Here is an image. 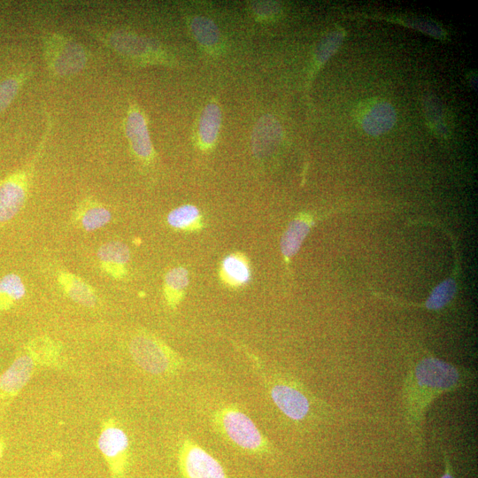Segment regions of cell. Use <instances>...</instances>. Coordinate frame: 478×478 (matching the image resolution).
<instances>
[{
	"label": "cell",
	"mask_w": 478,
	"mask_h": 478,
	"mask_svg": "<svg viewBox=\"0 0 478 478\" xmlns=\"http://www.w3.org/2000/svg\"><path fill=\"white\" fill-rule=\"evenodd\" d=\"M474 377L472 370L433 356L421 358L408 369L402 398L405 420L418 440L421 439L426 412L433 401L466 387Z\"/></svg>",
	"instance_id": "6da1fadb"
},
{
	"label": "cell",
	"mask_w": 478,
	"mask_h": 478,
	"mask_svg": "<svg viewBox=\"0 0 478 478\" xmlns=\"http://www.w3.org/2000/svg\"><path fill=\"white\" fill-rule=\"evenodd\" d=\"M62 362L63 347L59 342L47 335L29 340L0 374V404L9 405L38 369L59 367Z\"/></svg>",
	"instance_id": "7a4b0ae2"
},
{
	"label": "cell",
	"mask_w": 478,
	"mask_h": 478,
	"mask_svg": "<svg viewBox=\"0 0 478 478\" xmlns=\"http://www.w3.org/2000/svg\"><path fill=\"white\" fill-rule=\"evenodd\" d=\"M52 126L51 115L45 112L44 131L35 153L20 168L0 180V228L12 220L25 205L36 164L43 154Z\"/></svg>",
	"instance_id": "3957f363"
},
{
	"label": "cell",
	"mask_w": 478,
	"mask_h": 478,
	"mask_svg": "<svg viewBox=\"0 0 478 478\" xmlns=\"http://www.w3.org/2000/svg\"><path fill=\"white\" fill-rule=\"evenodd\" d=\"M128 351L142 369L156 375L173 374L183 363L170 346L147 331H138L131 337Z\"/></svg>",
	"instance_id": "277c9868"
},
{
	"label": "cell",
	"mask_w": 478,
	"mask_h": 478,
	"mask_svg": "<svg viewBox=\"0 0 478 478\" xmlns=\"http://www.w3.org/2000/svg\"><path fill=\"white\" fill-rule=\"evenodd\" d=\"M214 422L220 433L239 449L252 454L270 452L269 442L251 418L234 406L220 409Z\"/></svg>",
	"instance_id": "5b68a950"
},
{
	"label": "cell",
	"mask_w": 478,
	"mask_h": 478,
	"mask_svg": "<svg viewBox=\"0 0 478 478\" xmlns=\"http://www.w3.org/2000/svg\"><path fill=\"white\" fill-rule=\"evenodd\" d=\"M42 42L45 62L53 76H73L86 66L88 52L76 41L58 33H47Z\"/></svg>",
	"instance_id": "8992f818"
},
{
	"label": "cell",
	"mask_w": 478,
	"mask_h": 478,
	"mask_svg": "<svg viewBox=\"0 0 478 478\" xmlns=\"http://www.w3.org/2000/svg\"><path fill=\"white\" fill-rule=\"evenodd\" d=\"M97 447L104 457L111 478H127L129 466V441L113 418L102 422Z\"/></svg>",
	"instance_id": "52a82bcc"
},
{
	"label": "cell",
	"mask_w": 478,
	"mask_h": 478,
	"mask_svg": "<svg viewBox=\"0 0 478 478\" xmlns=\"http://www.w3.org/2000/svg\"><path fill=\"white\" fill-rule=\"evenodd\" d=\"M104 45L123 58L154 62L159 59V48L153 42L126 31L92 32Z\"/></svg>",
	"instance_id": "ba28073f"
},
{
	"label": "cell",
	"mask_w": 478,
	"mask_h": 478,
	"mask_svg": "<svg viewBox=\"0 0 478 478\" xmlns=\"http://www.w3.org/2000/svg\"><path fill=\"white\" fill-rule=\"evenodd\" d=\"M178 459L183 478H227L221 464L191 440L182 442Z\"/></svg>",
	"instance_id": "9c48e42d"
},
{
	"label": "cell",
	"mask_w": 478,
	"mask_h": 478,
	"mask_svg": "<svg viewBox=\"0 0 478 478\" xmlns=\"http://www.w3.org/2000/svg\"><path fill=\"white\" fill-rule=\"evenodd\" d=\"M270 397L276 407L294 421L305 420L311 412V400L296 383L275 381L268 385Z\"/></svg>",
	"instance_id": "30bf717a"
},
{
	"label": "cell",
	"mask_w": 478,
	"mask_h": 478,
	"mask_svg": "<svg viewBox=\"0 0 478 478\" xmlns=\"http://www.w3.org/2000/svg\"><path fill=\"white\" fill-rule=\"evenodd\" d=\"M124 126L133 154L143 164L151 163L155 155L154 148L145 116L137 106H129Z\"/></svg>",
	"instance_id": "8fae6325"
},
{
	"label": "cell",
	"mask_w": 478,
	"mask_h": 478,
	"mask_svg": "<svg viewBox=\"0 0 478 478\" xmlns=\"http://www.w3.org/2000/svg\"><path fill=\"white\" fill-rule=\"evenodd\" d=\"M96 257L103 272L112 279L122 280L127 276L130 250L126 243L107 242L98 248Z\"/></svg>",
	"instance_id": "7c38bea8"
},
{
	"label": "cell",
	"mask_w": 478,
	"mask_h": 478,
	"mask_svg": "<svg viewBox=\"0 0 478 478\" xmlns=\"http://www.w3.org/2000/svg\"><path fill=\"white\" fill-rule=\"evenodd\" d=\"M219 278L228 288L239 289L251 280L249 258L241 251H235L223 258L219 267Z\"/></svg>",
	"instance_id": "4fadbf2b"
},
{
	"label": "cell",
	"mask_w": 478,
	"mask_h": 478,
	"mask_svg": "<svg viewBox=\"0 0 478 478\" xmlns=\"http://www.w3.org/2000/svg\"><path fill=\"white\" fill-rule=\"evenodd\" d=\"M313 224V216L306 212L297 214L289 223L281 239V252L287 265L299 251Z\"/></svg>",
	"instance_id": "5bb4252c"
},
{
	"label": "cell",
	"mask_w": 478,
	"mask_h": 478,
	"mask_svg": "<svg viewBox=\"0 0 478 478\" xmlns=\"http://www.w3.org/2000/svg\"><path fill=\"white\" fill-rule=\"evenodd\" d=\"M111 220V211L91 197L79 203L72 216L75 226L89 232L106 226Z\"/></svg>",
	"instance_id": "9a60e30c"
},
{
	"label": "cell",
	"mask_w": 478,
	"mask_h": 478,
	"mask_svg": "<svg viewBox=\"0 0 478 478\" xmlns=\"http://www.w3.org/2000/svg\"><path fill=\"white\" fill-rule=\"evenodd\" d=\"M58 282L63 292L73 302L85 307H94L98 302L96 289L80 276L60 271Z\"/></svg>",
	"instance_id": "2e32d148"
},
{
	"label": "cell",
	"mask_w": 478,
	"mask_h": 478,
	"mask_svg": "<svg viewBox=\"0 0 478 478\" xmlns=\"http://www.w3.org/2000/svg\"><path fill=\"white\" fill-rule=\"evenodd\" d=\"M281 136V127L275 119L270 116L261 118L252 135L254 154L259 158L268 155L278 144Z\"/></svg>",
	"instance_id": "e0dca14e"
},
{
	"label": "cell",
	"mask_w": 478,
	"mask_h": 478,
	"mask_svg": "<svg viewBox=\"0 0 478 478\" xmlns=\"http://www.w3.org/2000/svg\"><path fill=\"white\" fill-rule=\"evenodd\" d=\"M189 285V272L182 266L172 267L165 274L163 295L170 309H177L186 296Z\"/></svg>",
	"instance_id": "ac0fdd59"
},
{
	"label": "cell",
	"mask_w": 478,
	"mask_h": 478,
	"mask_svg": "<svg viewBox=\"0 0 478 478\" xmlns=\"http://www.w3.org/2000/svg\"><path fill=\"white\" fill-rule=\"evenodd\" d=\"M166 222L171 228L183 232H197L205 226L200 209L190 204L171 210L166 216Z\"/></svg>",
	"instance_id": "d6986e66"
},
{
	"label": "cell",
	"mask_w": 478,
	"mask_h": 478,
	"mask_svg": "<svg viewBox=\"0 0 478 478\" xmlns=\"http://www.w3.org/2000/svg\"><path fill=\"white\" fill-rule=\"evenodd\" d=\"M363 115L364 128L373 134L378 135L391 127L394 122L393 109L386 103H376Z\"/></svg>",
	"instance_id": "ffe728a7"
},
{
	"label": "cell",
	"mask_w": 478,
	"mask_h": 478,
	"mask_svg": "<svg viewBox=\"0 0 478 478\" xmlns=\"http://www.w3.org/2000/svg\"><path fill=\"white\" fill-rule=\"evenodd\" d=\"M27 294V288L21 277L14 273L0 278V312L13 307Z\"/></svg>",
	"instance_id": "44dd1931"
},
{
	"label": "cell",
	"mask_w": 478,
	"mask_h": 478,
	"mask_svg": "<svg viewBox=\"0 0 478 478\" xmlns=\"http://www.w3.org/2000/svg\"><path fill=\"white\" fill-rule=\"evenodd\" d=\"M221 122L220 107L216 104L205 106L199 120L198 134L202 145L211 147L216 141Z\"/></svg>",
	"instance_id": "7402d4cb"
},
{
	"label": "cell",
	"mask_w": 478,
	"mask_h": 478,
	"mask_svg": "<svg viewBox=\"0 0 478 478\" xmlns=\"http://www.w3.org/2000/svg\"><path fill=\"white\" fill-rule=\"evenodd\" d=\"M30 73V71L23 70L0 81V114L16 98Z\"/></svg>",
	"instance_id": "603a6c76"
},
{
	"label": "cell",
	"mask_w": 478,
	"mask_h": 478,
	"mask_svg": "<svg viewBox=\"0 0 478 478\" xmlns=\"http://www.w3.org/2000/svg\"><path fill=\"white\" fill-rule=\"evenodd\" d=\"M191 29L197 40L203 45L212 46L219 41L218 27L206 17H195L191 23Z\"/></svg>",
	"instance_id": "cb8c5ba5"
},
{
	"label": "cell",
	"mask_w": 478,
	"mask_h": 478,
	"mask_svg": "<svg viewBox=\"0 0 478 478\" xmlns=\"http://www.w3.org/2000/svg\"><path fill=\"white\" fill-rule=\"evenodd\" d=\"M456 291L454 281L449 279L436 286L425 303L429 310H439L448 305L453 298Z\"/></svg>",
	"instance_id": "d4e9b609"
},
{
	"label": "cell",
	"mask_w": 478,
	"mask_h": 478,
	"mask_svg": "<svg viewBox=\"0 0 478 478\" xmlns=\"http://www.w3.org/2000/svg\"><path fill=\"white\" fill-rule=\"evenodd\" d=\"M274 11H275V5L271 3L260 2L255 5V12L259 16L270 15L274 13Z\"/></svg>",
	"instance_id": "484cf974"
},
{
	"label": "cell",
	"mask_w": 478,
	"mask_h": 478,
	"mask_svg": "<svg viewBox=\"0 0 478 478\" xmlns=\"http://www.w3.org/2000/svg\"><path fill=\"white\" fill-rule=\"evenodd\" d=\"M439 478H456L446 451H443V472Z\"/></svg>",
	"instance_id": "4316f807"
},
{
	"label": "cell",
	"mask_w": 478,
	"mask_h": 478,
	"mask_svg": "<svg viewBox=\"0 0 478 478\" xmlns=\"http://www.w3.org/2000/svg\"><path fill=\"white\" fill-rule=\"evenodd\" d=\"M5 445L6 444H5L4 439L1 438L0 439V459H1L2 455H3V453H4V451L5 449Z\"/></svg>",
	"instance_id": "83f0119b"
}]
</instances>
